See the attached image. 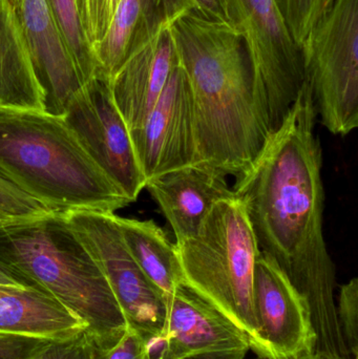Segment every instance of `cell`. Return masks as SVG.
<instances>
[{"mask_svg": "<svg viewBox=\"0 0 358 359\" xmlns=\"http://www.w3.org/2000/svg\"><path fill=\"white\" fill-rule=\"evenodd\" d=\"M147 344L158 359H245L250 350L241 329L183 284L165 302L161 333Z\"/></svg>", "mask_w": 358, "mask_h": 359, "instance_id": "cell-10", "label": "cell"}, {"mask_svg": "<svg viewBox=\"0 0 358 359\" xmlns=\"http://www.w3.org/2000/svg\"><path fill=\"white\" fill-rule=\"evenodd\" d=\"M188 12L214 21H226L220 0H183Z\"/></svg>", "mask_w": 358, "mask_h": 359, "instance_id": "cell-27", "label": "cell"}, {"mask_svg": "<svg viewBox=\"0 0 358 359\" xmlns=\"http://www.w3.org/2000/svg\"><path fill=\"white\" fill-rule=\"evenodd\" d=\"M78 6H79L80 16H81L82 22H83L84 29H85L86 16H88V0H78Z\"/></svg>", "mask_w": 358, "mask_h": 359, "instance_id": "cell-29", "label": "cell"}, {"mask_svg": "<svg viewBox=\"0 0 358 359\" xmlns=\"http://www.w3.org/2000/svg\"><path fill=\"white\" fill-rule=\"evenodd\" d=\"M0 286L17 289L35 288V287L31 286L29 283L25 282L20 276L15 274L12 270L8 269L2 263H0Z\"/></svg>", "mask_w": 358, "mask_h": 359, "instance_id": "cell-28", "label": "cell"}, {"mask_svg": "<svg viewBox=\"0 0 358 359\" xmlns=\"http://www.w3.org/2000/svg\"><path fill=\"white\" fill-rule=\"evenodd\" d=\"M63 119L95 163L135 202L145 188L130 130L113 102L109 80L99 75L69 101Z\"/></svg>", "mask_w": 358, "mask_h": 359, "instance_id": "cell-9", "label": "cell"}, {"mask_svg": "<svg viewBox=\"0 0 358 359\" xmlns=\"http://www.w3.org/2000/svg\"><path fill=\"white\" fill-rule=\"evenodd\" d=\"M358 0H334L301 43L305 81L331 134L358 126Z\"/></svg>", "mask_w": 358, "mask_h": 359, "instance_id": "cell-6", "label": "cell"}, {"mask_svg": "<svg viewBox=\"0 0 358 359\" xmlns=\"http://www.w3.org/2000/svg\"><path fill=\"white\" fill-rule=\"evenodd\" d=\"M15 221H11V219H6V217L0 215V226L6 225V224L14 223Z\"/></svg>", "mask_w": 358, "mask_h": 359, "instance_id": "cell-31", "label": "cell"}, {"mask_svg": "<svg viewBox=\"0 0 358 359\" xmlns=\"http://www.w3.org/2000/svg\"><path fill=\"white\" fill-rule=\"evenodd\" d=\"M0 263L79 316L96 337L128 329L104 274L63 213L0 226Z\"/></svg>", "mask_w": 358, "mask_h": 359, "instance_id": "cell-4", "label": "cell"}, {"mask_svg": "<svg viewBox=\"0 0 358 359\" xmlns=\"http://www.w3.org/2000/svg\"><path fill=\"white\" fill-rule=\"evenodd\" d=\"M86 328L84 320L44 291L0 286V332L61 339Z\"/></svg>", "mask_w": 358, "mask_h": 359, "instance_id": "cell-18", "label": "cell"}, {"mask_svg": "<svg viewBox=\"0 0 358 359\" xmlns=\"http://www.w3.org/2000/svg\"><path fill=\"white\" fill-rule=\"evenodd\" d=\"M0 109L46 113V95L14 0H0Z\"/></svg>", "mask_w": 358, "mask_h": 359, "instance_id": "cell-17", "label": "cell"}, {"mask_svg": "<svg viewBox=\"0 0 358 359\" xmlns=\"http://www.w3.org/2000/svg\"><path fill=\"white\" fill-rule=\"evenodd\" d=\"M130 135L146 182L195 163L193 94L180 59L155 107Z\"/></svg>", "mask_w": 358, "mask_h": 359, "instance_id": "cell-11", "label": "cell"}, {"mask_svg": "<svg viewBox=\"0 0 358 359\" xmlns=\"http://www.w3.org/2000/svg\"><path fill=\"white\" fill-rule=\"evenodd\" d=\"M306 81L285 121L269 136L249 170L235 180L261 252L304 299L315 332L312 353L353 359L336 311V269L324 236L323 151Z\"/></svg>", "mask_w": 358, "mask_h": 359, "instance_id": "cell-1", "label": "cell"}, {"mask_svg": "<svg viewBox=\"0 0 358 359\" xmlns=\"http://www.w3.org/2000/svg\"><path fill=\"white\" fill-rule=\"evenodd\" d=\"M172 22L137 46L109 80L113 102L130 130L145 121L179 62Z\"/></svg>", "mask_w": 358, "mask_h": 359, "instance_id": "cell-13", "label": "cell"}, {"mask_svg": "<svg viewBox=\"0 0 358 359\" xmlns=\"http://www.w3.org/2000/svg\"><path fill=\"white\" fill-rule=\"evenodd\" d=\"M298 46L334 0H275Z\"/></svg>", "mask_w": 358, "mask_h": 359, "instance_id": "cell-22", "label": "cell"}, {"mask_svg": "<svg viewBox=\"0 0 358 359\" xmlns=\"http://www.w3.org/2000/svg\"><path fill=\"white\" fill-rule=\"evenodd\" d=\"M117 223L132 259L165 303L176 287L183 284L176 244L151 219L117 215Z\"/></svg>", "mask_w": 358, "mask_h": 359, "instance_id": "cell-19", "label": "cell"}, {"mask_svg": "<svg viewBox=\"0 0 358 359\" xmlns=\"http://www.w3.org/2000/svg\"><path fill=\"white\" fill-rule=\"evenodd\" d=\"M84 86L101 75L94 50L86 37L78 0H48Z\"/></svg>", "mask_w": 358, "mask_h": 359, "instance_id": "cell-20", "label": "cell"}, {"mask_svg": "<svg viewBox=\"0 0 358 359\" xmlns=\"http://www.w3.org/2000/svg\"><path fill=\"white\" fill-rule=\"evenodd\" d=\"M0 172L59 213H115L130 204L62 116L0 109Z\"/></svg>", "mask_w": 358, "mask_h": 359, "instance_id": "cell-3", "label": "cell"}, {"mask_svg": "<svg viewBox=\"0 0 358 359\" xmlns=\"http://www.w3.org/2000/svg\"><path fill=\"white\" fill-rule=\"evenodd\" d=\"M227 22L243 36L254 69L259 107L269 133L277 132L305 82L300 46L275 0H220Z\"/></svg>", "mask_w": 358, "mask_h": 359, "instance_id": "cell-7", "label": "cell"}, {"mask_svg": "<svg viewBox=\"0 0 358 359\" xmlns=\"http://www.w3.org/2000/svg\"><path fill=\"white\" fill-rule=\"evenodd\" d=\"M43 203L21 189L0 172V215L11 221H31L55 215Z\"/></svg>", "mask_w": 358, "mask_h": 359, "instance_id": "cell-21", "label": "cell"}, {"mask_svg": "<svg viewBox=\"0 0 358 359\" xmlns=\"http://www.w3.org/2000/svg\"><path fill=\"white\" fill-rule=\"evenodd\" d=\"M38 79L46 95V113L63 116L83 88L48 0H14Z\"/></svg>", "mask_w": 358, "mask_h": 359, "instance_id": "cell-14", "label": "cell"}, {"mask_svg": "<svg viewBox=\"0 0 358 359\" xmlns=\"http://www.w3.org/2000/svg\"><path fill=\"white\" fill-rule=\"evenodd\" d=\"M63 217L104 274L128 326L146 341L159 337L165 320V303L126 248L117 215L71 210Z\"/></svg>", "mask_w": 358, "mask_h": 359, "instance_id": "cell-8", "label": "cell"}, {"mask_svg": "<svg viewBox=\"0 0 358 359\" xmlns=\"http://www.w3.org/2000/svg\"><path fill=\"white\" fill-rule=\"evenodd\" d=\"M54 341L22 333L0 332V359H37Z\"/></svg>", "mask_w": 358, "mask_h": 359, "instance_id": "cell-25", "label": "cell"}, {"mask_svg": "<svg viewBox=\"0 0 358 359\" xmlns=\"http://www.w3.org/2000/svg\"><path fill=\"white\" fill-rule=\"evenodd\" d=\"M228 177L205 163H193L149 180L145 189L159 205L179 245L193 238L216 203L235 196Z\"/></svg>", "mask_w": 358, "mask_h": 359, "instance_id": "cell-15", "label": "cell"}, {"mask_svg": "<svg viewBox=\"0 0 358 359\" xmlns=\"http://www.w3.org/2000/svg\"><path fill=\"white\" fill-rule=\"evenodd\" d=\"M294 359H324V358H319V356L315 355V354L309 353V354H306V355L300 356V358H296Z\"/></svg>", "mask_w": 358, "mask_h": 359, "instance_id": "cell-30", "label": "cell"}, {"mask_svg": "<svg viewBox=\"0 0 358 359\" xmlns=\"http://www.w3.org/2000/svg\"><path fill=\"white\" fill-rule=\"evenodd\" d=\"M183 285L224 314L264 359L254 312V278L260 248L237 196L214 205L198 233L176 245Z\"/></svg>", "mask_w": 358, "mask_h": 359, "instance_id": "cell-5", "label": "cell"}, {"mask_svg": "<svg viewBox=\"0 0 358 359\" xmlns=\"http://www.w3.org/2000/svg\"><path fill=\"white\" fill-rule=\"evenodd\" d=\"M254 303L264 359L312 353L315 337L308 307L285 273L263 252L254 268Z\"/></svg>", "mask_w": 358, "mask_h": 359, "instance_id": "cell-12", "label": "cell"}, {"mask_svg": "<svg viewBox=\"0 0 358 359\" xmlns=\"http://www.w3.org/2000/svg\"><path fill=\"white\" fill-rule=\"evenodd\" d=\"M172 31L193 94L195 163L240 179L270 136L245 39L227 21L188 11L174 19Z\"/></svg>", "mask_w": 358, "mask_h": 359, "instance_id": "cell-2", "label": "cell"}, {"mask_svg": "<svg viewBox=\"0 0 358 359\" xmlns=\"http://www.w3.org/2000/svg\"><path fill=\"white\" fill-rule=\"evenodd\" d=\"M185 11L183 0H120L106 33L94 48L101 75L111 80L137 46Z\"/></svg>", "mask_w": 358, "mask_h": 359, "instance_id": "cell-16", "label": "cell"}, {"mask_svg": "<svg viewBox=\"0 0 358 359\" xmlns=\"http://www.w3.org/2000/svg\"><path fill=\"white\" fill-rule=\"evenodd\" d=\"M37 359H94V337L86 328L73 337L56 339Z\"/></svg>", "mask_w": 358, "mask_h": 359, "instance_id": "cell-26", "label": "cell"}, {"mask_svg": "<svg viewBox=\"0 0 358 359\" xmlns=\"http://www.w3.org/2000/svg\"><path fill=\"white\" fill-rule=\"evenodd\" d=\"M336 311L345 343L353 359L358 355V280L343 285L336 297Z\"/></svg>", "mask_w": 358, "mask_h": 359, "instance_id": "cell-24", "label": "cell"}, {"mask_svg": "<svg viewBox=\"0 0 358 359\" xmlns=\"http://www.w3.org/2000/svg\"><path fill=\"white\" fill-rule=\"evenodd\" d=\"M92 337L94 359H158L151 353L146 339L130 326L119 337L92 334Z\"/></svg>", "mask_w": 358, "mask_h": 359, "instance_id": "cell-23", "label": "cell"}]
</instances>
